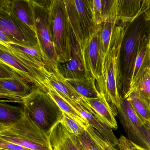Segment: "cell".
Segmentation results:
<instances>
[{
	"label": "cell",
	"instance_id": "cell-36",
	"mask_svg": "<svg viewBox=\"0 0 150 150\" xmlns=\"http://www.w3.org/2000/svg\"><path fill=\"white\" fill-rule=\"evenodd\" d=\"M0 150H5V149H0Z\"/></svg>",
	"mask_w": 150,
	"mask_h": 150
},
{
	"label": "cell",
	"instance_id": "cell-16",
	"mask_svg": "<svg viewBox=\"0 0 150 150\" xmlns=\"http://www.w3.org/2000/svg\"><path fill=\"white\" fill-rule=\"evenodd\" d=\"M119 21L118 0H114L108 16L98 31L100 48L103 57L108 51L113 33Z\"/></svg>",
	"mask_w": 150,
	"mask_h": 150
},
{
	"label": "cell",
	"instance_id": "cell-19",
	"mask_svg": "<svg viewBox=\"0 0 150 150\" xmlns=\"http://www.w3.org/2000/svg\"><path fill=\"white\" fill-rule=\"evenodd\" d=\"M149 1L118 0L119 22L122 24L131 21L147 8Z\"/></svg>",
	"mask_w": 150,
	"mask_h": 150
},
{
	"label": "cell",
	"instance_id": "cell-23",
	"mask_svg": "<svg viewBox=\"0 0 150 150\" xmlns=\"http://www.w3.org/2000/svg\"><path fill=\"white\" fill-rule=\"evenodd\" d=\"M46 92L51 96L56 103L58 105L62 112L67 114L75 122L80 125L82 127L86 128L88 124L86 119H84L80 114L65 99H64L57 91L52 87L50 84H48L46 88Z\"/></svg>",
	"mask_w": 150,
	"mask_h": 150
},
{
	"label": "cell",
	"instance_id": "cell-4",
	"mask_svg": "<svg viewBox=\"0 0 150 150\" xmlns=\"http://www.w3.org/2000/svg\"><path fill=\"white\" fill-rule=\"evenodd\" d=\"M22 106L31 120L48 135L63 117V112L53 98L38 88L24 98Z\"/></svg>",
	"mask_w": 150,
	"mask_h": 150
},
{
	"label": "cell",
	"instance_id": "cell-35",
	"mask_svg": "<svg viewBox=\"0 0 150 150\" xmlns=\"http://www.w3.org/2000/svg\"><path fill=\"white\" fill-rule=\"evenodd\" d=\"M144 15L146 20L150 22V1H149L148 6L145 10Z\"/></svg>",
	"mask_w": 150,
	"mask_h": 150
},
{
	"label": "cell",
	"instance_id": "cell-30",
	"mask_svg": "<svg viewBox=\"0 0 150 150\" xmlns=\"http://www.w3.org/2000/svg\"><path fill=\"white\" fill-rule=\"evenodd\" d=\"M60 122L68 132L75 136L81 134L86 129L64 112H63V117Z\"/></svg>",
	"mask_w": 150,
	"mask_h": 150
},
{
	"label": "cell",
	"instance_id": "cell-11",
	"mask_svg": "<svg viewBox=\"0 0 150 150\" xmlns=\"http://www.w3.org/2000/svg\"><path fill=\"white\" fill-rule=\"evenodd\" d=\"M121 123L128 139L142 147L145 145L142 138V131L144 124L139 119L128 100L121 96V107L117 109Z\"/></svg>",
	"mask_w": 150,
	"mask_h": 150
},
{
	"label": "cell",
	"instance_id": "cell-32",
	"mask_svg": "<svg viewBox=\"0 0 150 150\" xmlns=\"http://www.w3.org/2000/svg\"><path fill=\"white\" fill-rule=\"evenodd\" d=\"M88 127L95 138L103 150H118L113 146L108 140H106L100 132L88 124Z\"/></svg>",
	"mask_w": 150,
	"mask_h": 150
},
{
	"label": "cell",
	"instance_id": "cell-3",
	"mask_svg": "<svg viewBox=\"0 0 150 150\" xmlns=\"http://www.w3.org/2000/svg\"><path fill=\"white\" fill-rule=\"evenodd\" d=\"M0 140L32 150H53L49 135L39 128L25 111L17 122L0 124Z\"/></svg>",
	"mask_w": 150,
	"mask_h": 150
},
{
	"label": "cell",
	"instance_id": "cell-22",
	"mask_svg": "<svg viewBox=\"0 0 150 150\" xmlns=\"http://www.w3.org/2000/svg\"><path fill=\"white\" fill-rule=\"evenodd\" d=\"M65 80L78 93L86 99L98 98L101 95L93 77Z\"/></svg>",
	"mask_w": 150,
	"mask_h": 150
},
{
	"label": "cell",
	"instance_id": "cell-21",
	"mask_svg": "<svg viewBox=\"0 0 150 150\" xmlns=\"http://www.w3.org/2000/svg\"><path fill=\"white\" fill-rule=\"evenodd\" d=\"M8 3L11 11L18 19L36 32L31 1L8 0Z\"/></svg>",
	"mask_w": 150,
	"mask_h": 150
},
{
	"label": "cell",
	"instance_id": "cell-14",
	"mask_svg": "<svg viewBox=\"0 0 150 150\" xmlns=\"http://www.w3.org/2000/svg\"><path fill=\"white\" fill-rule=\"evenodd\" d=\"M64 98L78 110L81 115L86 120L89 125L100 132L113 146L118 145L119 140L113 132L112 129L99 118L89 107L86 100L83 103H80L67 98Z\"/></svg>",
	"mask_w": 150,
	"mask_h": 150
},
{
	"label": "cell",
	"instance_id": "cell-28",
	"mask_svg": "<svg viewBox=\"0 0 150 150\" xmlns=\"http://www.w3.org/2000/svg\"><path fill=\"white\" fill-rule=\"evenodd\" d=\"M131 91L137 93L150 106V68L146 69L133 88L128 92Z\"/></svg>",
	"mask_w": 150,
	"mask_h": 150
},
{
	"label": "cell",
	"instance_id": "cell-29",
	"mask_svg": "<svg viewBox=\"0 0 150 150\" xmlns=\"http://www.w3.org/2000/svg\"><path fill=\"white\" fill-rule=\"evenodd\" d=\"M76 136L85 150H103L91 132L88 124L81 134Z\"/></svg>",
	"mask_w": 150,
	"mask_h": 150
},
{
	"label": "cell",
	"instance_id": "cell-26",
	"mask_svg": "<svg viewBox=\"0 0 150 150\" xmlns=\"http://www.w3.org/2000/svg\"><path fill=\"white\" fill-rule=\"evenodd\" d=\"M114 1L91 0L94 21L97 26H101L108 16Z\"/></svg>",
	"mask_w": 150,
	"mask_h": 150
},
{
	"label": "cell",
	"instance_id": "cell-8",
	"mask_svg": "<svg viewBox=\"0 0 150 150\" xmlns=\"http://www.w3.org/2000/svg\"><path fill=\"white\" fill-rule=\"evenodd\" d=\"M73 32L81 46L100 27L94 21L91 0H65Z\"/></svg>",
	"mask_w": 150,
	"mask_h": 150
},
{
	"label": "cell",
	"instance_id": "cell-2",
	"mask_svg": "<svg viewBox=\"0 0 150 150\" xmlns=\"http://www.w3.org/2000/svg\"><path fill=\"white\" fill-rule=\"evenodd\" d=\"M144 11L125 26L119 61L121 87L123 88L124 96L129 91L134 63L141 42L150 33V22L146 20Z\"/></svg>",
	"mask_w": 150,
	"mask_h": 150
},
{
	"label": "cell",
	"instance_id": "cell-34",
	"mask_svg": "<svg viewBox=\"0 0 150 150\" xmlns=\"http://www.w3.org/2000/svg\"><path fill=\"white\" fill-rule=\"evenodd\" d=\"M142 138L145 145L146 149L150 150V125H144L142 131Z\"/></svg>",
	"mask_w": 150,
	"mask_h": 150
},
{
	"label": "cell",
	"instance_id": "cell-10",
	"mask_svg": "<svg viewBox=\"0 0 150 150\" xmlns=\"http://www.w3.org/2000/svg\"><path fill=\"white\" fill-rule=\"evenodd\" d=\"M57 72L65 79L89 78L86 70L81 46L71 32V55L69 61L58 65Z\"/></svg>",
	"mask_w": 150,
	"mask_h": 150
},
{
	"label": "cell",
	"instance_id": "cell-18",
	"mask_svg": "<svg viewBox=\"0 0 150 150\" xmlns=\"http://www.w3.org/2000/svg\"><path fill=\"white\" fill-rule=\"evenodd\" d=\"M86 100L90 108L103 122L112 129H117L115 117L116 114L103 95L101 94L98 98Z\"/></svg>",
	"mask_w": 150,
	"mask_h": 150
},
{
	"label": "cell",
	"instance_id": "cell-5",
	"mask_svg": "<svg viewBox=\"0 0 150 150\" xmlns=\"http://www.w3.org/2000/svg\"><path fill=\"white\" fill-rule=\"evenodd\" d=\"M0 60L10 66L28 83L46 92L51 71L45 66L3 44H0Z\"/></svg>",
	"mask_w": 150,
	"mask_h": 150
},
{
	"label": "cell",
	"instance_id": "cell-1",
	"mask_svg": "<svg viewBox=\"0 0 150 150\" xmlns=\"http://www.w3.org/2000/svg\"><path fill=\"white\" fill-rule=\"evenodd\" d=\"M125 26L119 23L115 29L109 49L103 58L101 75L97 82L99 92L104 96L116 114V108L117 109L121 107L119 61Z\"/></svg>",
	"mask_w": 150,
	"mask_h": 150
},
{
	"label": "cell",
	"instance_id": "cell-9",
	"mask_svg": "<svg viewBox=\"0 0 150 150\" xmlns=\"http://www.w3.org/2000/svg\"><path fill=\"white\" fill-rule=\"evenodd\" d=\"M0 31L4 33L12 43L28 47L39 45L36 33L12 12L8 0H0Z\"/></svg>",
	"mask_w": 150,
	"mask_h": 150
},
{
	"label": "cell",
	"instance_id": "cell-12",
	"mask_svg": "<svg viewBox=\"0 0 150 150\" xmlns=\"http://www.w3.org/2000/svg\"><path fill=\"white\" fill-rule=\"evenodd\" d=\"M34 88L19 75L8 79H0V100L22 105L24 98Z\"/></svg>",
	"mask_w": 150,
	"mask_h": 150
},
{
	"label": "cell",
	"instance_id": "cell-7",
	"mask_svg": "<svg viewBox=\"0 0 150 150\" xmlns=\"http://www.w3.org/2000/svg\"><path fill=\"white\" fill-rule=\"evenodd\" d=\"M30 1L39 45L48 58L49 70L56 71L59 63L51 26V0Z\"/></svg>",
	"mask_w": 150,
	"mask_h": 150
},
{
	"label": "cell",
	"instance_id": "cell-15",
	"mask_svg": "<svg viewBox=\"0 0 150 150\" xmlns=\"http://www.w3.org/2000/svg\"><path fill=\"white\" fill-rule=\"evenodd\" d=\"M49 136L53 150H85L77 136L68 132L60 121L52 128Z\"/></svg>",
	"mask_w": 150,
	"mask_h": 150
},
{
	"label": "cell",
	"instance_id": "cell-31",
	"mask_svg": "<svg viewBox=\"0 0 150 150\" xmlns=\"http://www.w3.org/2000/svg\"><path fill=\"white\" fill-rule=\"evenodd\" d=\"M119 150H148L132 142L125 136L121 135L118 139Z\"/></svg>",
	"mask_w": 150,
	"mask_h": 150
},
{
	"label": "cell",
	"instance_id": "cell-17",
	"mask_svg": "<svg viewBox=\"0 0 150 150\" xmlns=\"http://www.w3.org/2000/svg\"><path fill=\"white\" fill-rule=\"evenodd\" d=\"M149 68H150V33L146 35L141 42L134 63L128 91L133 88L142 74Z\"/></svg>",
	"mask_w": 150,
	"mask_h": 150
},
{
	"label": "cell",
	"instance_id": "cell-13",
	"mask_svg": "<svg viewBox=\"0 0 150 150\" xmlns=\"http://www.w3.org/2000/svg\"><path fill=\"white\" fill-rule=\"evenodd\" d=\"M98 31L86 40L81 47L87 72L89 76L95 79L96 82L101 75L103 57L100 48Z\"/></svg>",
	"mask_w": 150,
	"mask_h": 150
},
{
	"label": "cell",
	"instance_id": "cell-20",
	"mask_svg": "<svg viewBox=\"0 0 150 150\" xmlns=\"http://www.w3.org/2000/svg\"><path fill=\"white\" fill-rule=\"evenodd\" d=\"M49 79V84L64 98L80 103L86 101V99L73 89L57 71H51Z\"/></svg>",
	"mask_w": 150,
	"mask_h": 150
},
{
	"label": "cell",
	"instance_id": "cell-6",
	"mask_svg": "<svg viewBox=\"0 0 150 150\" xmlns=\"http://www.w3.org/2000/svg\"><path fill=\"white\" fill-rule=\"evenodd\" d=\"M50 18L58 63H66L69 61L71 55L72 29L65 0H51Z\"/></svg>",
	"mask_w": 150,
	"mask_h": 150
},
{
	"label": "cell",
	"instance_id": "cell-24",
	"mask_svg": "<svg viewBox=\"0 0 150 150\" xmlns=\"http://www.w3.org/2000/svg\"><path fill=\"white\" fill-rule=\"evenodd\" d=\"M124 97L130 103L139 119L144 124L150 125V106L134 91L128 92Z\"/></svg>",
	"mask_w": 150,
	"mask_h": 150
},
{
	"label": "cell",
	"instance_id": "cell-33",
	"mask_svg": "<svg viewBox=\"0 0 150 150\" xmlns=\"http://www.w3.org/2000/svg\"><path fill=\"white\" fill-rule=\"evenodd\" d=\"M0 149L6 150H32L22 146L0 140Z\"/></svg>",
	"mask_w": 150,
	"mask_h": 150
},
{
	"label": "cell",
	"instance_id": "cell-25",
	"mask_svg": "<svg viewBox=\"0 0 150 150\" xmlns=\"http://www.w3.org/2000/svg\"><path fill=\"white\" fill-rule=\"evenodd\" d=\"M23 107L15 106L0 100V124H9L17 122L24 115Z\"/></svg>",
	"mask_w": 150,
	"mask_h": 150
},
{
	"label": "cell",
	"instance_id": "cell-27",
	"mask_svg": "<svg viewBox=\"0 0 150 150\" xmlns=\"http://www.w3.org/2000/svg\"><path fill=\"white\" fill-rule=\"evenodd\" d=\"M25 55L27 57L34 59L35 61L45 66L49 70L48 58L44 53L39 45L35 47H24L14 43L3 44Z\"/></svg>",
	"mask_w": 150,
	"mask_h": 150
}]
</instances>
